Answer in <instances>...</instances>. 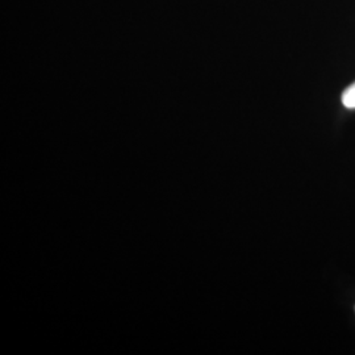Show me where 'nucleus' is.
Returning a JSON list of instances; mask_svg holds the SVG:
<instances>
[{
	"label": "nucleus",
	"mask_w": 355,
	"mask_h": 355,
	"mask_svg": "<svg viewBox=\"0 0 355 355\" xmlns=\"http://www.w3.org/2000/svg\"><path fill=\"white\" fill-rule=\"evenodd\" d=\"M343 104L349 108V110H354L355 108V82L353 85H350L347 89L343 91Z\"/></svg>",
	"instance_id": "nucleus-1"
}]
</instances>
